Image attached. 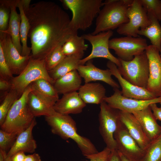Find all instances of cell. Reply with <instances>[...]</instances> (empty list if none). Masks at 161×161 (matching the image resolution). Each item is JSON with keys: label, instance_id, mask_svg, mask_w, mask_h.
<instances>
[{"label": "cell", "instance_id": "obj_23", "mask_svg": "<svg viewBox=\"0 0 161 161\" xmlns=\"http://www.w3.org/2000/svg\"><path fill=\"white\" fill-rule=\"evenodd\" d=\"M81 78L77 70H74L56 80L52 85L58 94L77 92L81 86Z\"/></svg>", "mask_w": 161, "mask_h": 161}, {"label": "cell", "instance_id": "obj_7", "mask_svg": "<svg viewBox=\"0 0 161 161\" xmlns=\"http://www.w3.org/2000/svg\"><path fill=\"white\" fill-rule=\"evenodd\" d=\"M119 59L121 65L117 67L122 77L135 86L146 89L149 71L148 60L145 51L135 56L129 61Z\"/></svg>", "mask_w": 161, "mask_h": 161}, {"label": "cell", "instance_id": "obj_32", "mask_svg": "<svg viewBox=\"0 0 161 161\" xmlns=\"http://www.w3.org/2000/svg\"><path fill=\"white\" fill-rule=\"evenodd\" d=\"M16 92L11 90L4 95L0 106V125L3 123L9 111L16 101L20 97Z\"/></svg>", "mask_w": 161, "mask_h": 161}, {"label": "cell", "instance_id": "obj_27", "mask_svg": "<svg viewBox=\"0 0 161 161\" xmlns=\"http://www.w3.org/2000/svg\"><path fill=\"white\" fill-rule=\"evenodd\" d=\"M147 13L151 23L145 28L139 30L137 34L138 35H143L149 39L151 45L157 47L161 52V26L153 13Z\"/></svg>", "mask_w": 161, "mask_h": 161}, {"label": "cell", "instance_id": "obj_41", "mask_svg": "<svg viewBox=\"0 0 161 161\" xmlns=\"http://www.w3.org/2000/svg\"><path fill=\"white\" fill-rule=\"evenodd\" d=\"M26 156L24 152L20 151L13 154L10 159L11 161H24Z\"/></svg>", "mask_w": 161, "mask_h": 161}, {"label": "cell", "instance_id": "obj_2", "mask_svg": "<svg viewBox=\"0 0 161 161\" xmlns=\"http://www.w3.org/2000/svg\"><path fill=\"white\" fill-rule=\"evenodd\" d=\"M45 120L51 128L52 132L64 140L71 139L76 143L85 157L98 152L96 147L88 138L77 132L76 123L69 115L56 112L45 117Z\"/></svg>", "mask_w": 161, "mask_h": 161}, {"label": "cell", "instance_id": "obj_45", "mask_svg": "<svg viewBox=\"0 0 161 161\" xmlns=\"http://www.w3.org/2000/svg\"><path fill=\"white\" fill-rule=\"evenodd\" d=\"M0 150H1L2 151L4 157V161H11L10 160V158L7 157V154L6 153V151H2L1 149H0Z\"/></svg>", "mask_w": 161, "mask_h": 161}, {"label": "cell", "instance_id": "obj_21", "mask_svg": "<svg viewBox=\"0 0 161 161\" xmlns=\"http://www.w3.org/2000/svg\"><path fill=\"white\" fill-rule=\"evenodd\" d=\"M132 114L138 120L151 141L156 139L161 134V126L157 123L150 106Z\"/></svg>", "mask_w": 161, "mask_h": 161}, {"label": "cell", "instance_id": "obj_26", "mask_svg": "<svg viewBox=\"0 0 161 161\" xmlns=\"http://www.w3.org/2000/svg\"><path fill=\"white\" fill-rule=\"evenodd\" d=\"M83 55L84 53H82L66 56L55 68L48 71L49 76L55 81L67 73L77 70Z\"/></svg>", "mask_w": 161, "mask_h": 161}, {"label": "cell", "instance_id": "obj_34", "mask_svg": "<svg viewBox=\"0 0 161 161\" xmlns=\"http://www.w3.org/2000/svg\"><path fill=\"white\" fill-rule=\"evenodd\" d=\"M10 14L8 0L0 1V31H4L8 27Z\"/></svg>", "mask_w": 161, "mask_h": 161}, {"label": "cell", "instance_id": "obj_37", "mask_svg": "<svg viewBox=\"0 0 161 161\" xmlns=\"http://www.w3.org/2000/svg\"><path fill=\"white\" fill-rule=\"evenodd\" d=\"M140 2L147 12L154 13L159 21H161V0H140Z\"/></svg>", "mask_w": 161, "mask_h": 161}, {"label": "cell", "instance_id": "obj_38", "mask_svg": "<svg viewBox=\"0 0 161 161\" xmlns=\"http://www.w3.org/2000/svg\"><path fill=\"white\" fill-rule=\"evenodd\" d=\"M111 151L110 149L106 147L100 152L87 155L85 157L89 160L87 161H108Z\"/></svg>", "mask_w": 161, "mask_h": 161}, {"label": "cell", "instance_id": "obj_9", "mask_svg": "<svg viewBox=\"0 0 161 161\" xmlns=\"http://www.w3.org/2000/svg\"><path fill=\"white\" fill-rule=\"evenodd\" d=\"M127 15L128 22L122 24L117 29V32L120 35L138 37V31L145 28L151 23L147 11L140 0H133L128 7Z\"/></svg>", "mask_w": 161, "mask_h": 161}, {"label": "cell", "instance_id": "obj_24", "mask_svg": "<svg viewBox=\"0 0 161 161\" xmlns=\"http://www.w3.org/2000/svg\"><path fill=\"white\" fill-rule=\"evenodd\" d=\"M8 1L10 8L9 25L7 30L2 32L10 36L13 45L21 55L22 46L20 35V16L16 11V0H8Z\"/></svg>", "mask_w": 161, "mask_h": 161}, {"label": "cell", "instance_id": "obj_22", "mask_svg": "<svg viewBox=\"0 0 161 161\" xmlns=\"http://www.w3.org/2000/svg\"><path fill=\"white\" fill-rule=\"evenodd\" d=\"M78 93L80 98L86 104H100L106 97L105 88L98 83H85L81 85Z\"/></svg>", "mask_w": 161, "mask_h": 161}, {"label": "cell", "instance_id": "obj_5", "mask_svg": "<svg viewBox=\"0 0 161 161\" xmlns=\"http://www.w3.org/2000/svg\"><path fill=\"white\" fill-rule=\"evenodd\" d=\"M72 13L70 25L74 30H85L90 27L103 6L101 0H62Z\"/></svg>", "mask_w": 161, "mask_h": 161}, {"label": "cell", "instance_id": "obj_39", "mask_svg": "<svg viewBox=\"0 0 161 161\" xmlns=\"http://www.w3.org/2000/svg\"><path fill=\"white\" fill-rule=\"evenodd\" d=\"M11 81L0 78V90L1 92H7L12 88Z\"/></svg>", "mask_w": 161, "mask_h": 161}, {"label": "cell", "instance_id": "obj_30", "mask_svg": "<svg viewBox=\"0 0 161 161\" xmlns=\"http://www.w3.org/2000/svg\"><path fill=\"white\" fill-rule=\"evenodd\" d=\"M85 39L78 34L72 35L64 44L62 49L65 56L78 53H84L88 48L85 43Z\"/></svg>", "mask_w": 161, "mask_h": 161}, {"label": "cell", "instance_id": "obj_36", "mask_svg": "<svg viewBox=\"0 0 161 161\" xmlns=\"http://www.w3.org/2000/svg\"><path fill=\"white\" fill-rule=\"evenodd\" d=\"M18 135L0 130V149L6 152L11 148Z\"/></svg>", "mask_w": 161, "mask_h": 161}, {"label": "cell", "instance_id": "obj_15", "mask_svg": "<svg viewBox=\"0 0 161 161\" xmlns=\"http://www.w3.org/2000/svg\"><path fill=\"white\" fill-rule=\"evenodd\" d=\"M0 42L10 70L13 74L18 75L24 70L31 58L30 55L23 56L13 45L10 36L0 31Z\"/></svg>", "mask_w": 161, "mask_h": 161}, {"label": "cell", "instance_id": "obj_19", "mask_svg": "<svg viewBox=\"0 0 161 161\" xmlns=\"http://www.w3.org/2000/svg\"><path fill=\"white\" fill-rule=\"evenodd\" d=\"M86 105L78 92H74L63 94L53 109L56 112L63 114H77L81 113Z\"/></svg>", "mask_w": 161, "mask_h": 161}, {"label": "cell", "instance_id": "obj_8", "mask_svg": "<svg viewBox=\"0 0 161 161\" xmlns=\"http://www.w3.org/2000/svg\"><path fill=\"white\" fill-rule=\"evenodd\" d=\"M100 104L98 116L100 133L106 147L111 151L117 150L114 134L120 121V110L111 107L104 101Z\"/></svg>", "mask_w": 161, "mask_h": 161}, {"label": "cell", "instance_id": "obj_12", "mask_svg": "<svg viewBox=\"0 0 161 161\" xmlns=\"http://www.w3.org/2000/svg\"><path fill=\"white\" fill-rule=\"evenodd\" d=\"M113 89V95L106 97L104 101L111 107L124 112L132 113L143 110L152 104L161 102V96L149 100H137L123 96L118 88Z\"/></svg>", "mask_w": 161, "mask_h": 161}, {"label": "cell", "instance_id": "obj_1", "mask_svg": "<svg viewBox=\"0 0 161 161\" xmlns=\"http://www.w3.org/2000/svg\"><path fill=\"white\" fill-rule=\"evenodd\" d=\"M24 9L30 24L28 37L32 58L46 59L70 36L78 34L70 26L68 13L54 2L41 1Z\"/></svg>", "mask_w": 161, "mask_h": 161}, {"label": "cell", "instance_id": "obj_35", "mask_svg": "<svg viewBox=\"0 0 161 161\" xmlns=\"http://www.w3.org/2000/svg\"><path fill=\"white\" fill-rule=\"evenodd\" d=\"M0 76L11 81L14 77L8 65L1 43L0 42Z\"/></svg>", "mask_w": 161, "mask_h": 161}, {"label": "cell", "instance_id": "obj_14", "mask_svg": "<svg viewBox=\"0 0 161 161\" xmlns=\"http://www.w3.org/2000/svg\"><path fill=\"white\" fill-rule=\"evenodd\" d=\"M149 66L146 89L156 97L161 96V52L157 47L148 45L145 50Z\"/></svg>", "mask_w": 161, "mask_h": 161}, {"label": "cell", "instance_id": "obj_25", "mask_svg": "<svg viewBox=\"0 0 161 161\" xmlns=\"http://www.w3.org/2000/svg\"><path fill=\"white\" fill-rule=\"evenodd\" d=\"M32 91L47 104L53 107L59 99L58 94L53 85L44 79L38 80L30 85Z\"/></svg>", "mask_w": 161, "mask_h": 161}, {"label": "cell", "instance_id": "obj_11", "mask_svg": "<svg viewBox=\"0 0 161 161\" xmlns=\"http://www.w3.org/2000/svg\"><path fill=\"white\" fill-rule=\"evenodd\" d=\"M113 34V31L110 30L95 35L88 33L81 35L91 44L92 50L89 55L80 60V65H84L87 61L94 58H102L108 59L118 67H120L121 63L119 59L113 55L109 51V41Z\"/></svg>", "mask_w": 161, "mask_h": 161}, {"label": "cell", "instance_id": "obj_16", "mask_svg": "<svg viewBox=\"0 0 161 161\" xmlns=\"http://www.w3.org/2000/svg\"><path fill=\"white\" fill-rule=\"evenodd\" d=\"M106 66L112 75L117 79L123 96L140 100H149L157 97L146 89L135 86L124 79L119 72L117 66L114 63L109 61Z\"/></svg>", "mask_w": 161, "mask_h": 161}, {"label": "cell", "instance_id": "obj_46", "mask_svg": "<svg viewBox=\"0 0 161 161\" xmlns=\"http://www.w3.org/2000/svg\"><path fill=\"white\" fill-rule=\"evenodd\" d=\"M0 161H4L3 154L1 150H0Z\"/></svg>", "mask_w": 161, "mask_h": 161}, {"label": "cell", "instance_id": "obj_6", "mask_svg": "<svg viewBox=\"0 0 161 161\" xmlns=\"http://www.w3.org/2000/svg\"><path fill=\"white\" fill-rule=\"evenodd\" d=\"M40 79H45L53 84L55 80L49 76L46 65L45 59L31 58L27 66L19 75L11 80V90L21 96L32 82Z\"/></svg>", "mask_w": 161, "mask_h": 161}, {"label": "cell", "instance_id": "obj_31", "mask_svg": "<svg viewBox=\"0 0 161 161\" xmlns=\"http://www.w3.org/2000/svg\"><path fill=\"white\" fill-rule=\"evenodd\" d=\"M139 161H161V134L151 141L144 156Z\"/></svg>", "mask_w": 161, "mask_h": 161}, {"label": "cell", "instance_id": "obj_10", "mask_svg": "<svg viewBox=\"0 0 161 161\" xmlns=\"http://www.w3.org/2000/svg\"><path fill=\"white\" fill-rule=\"evenodd\" d=\"M109 45L119 59L125 61H130L135 56L143 53L148 46L145 39L129 36L111 39Z\"/></svg>", "mask_w": 161, "mask_h": 161}, {"label": "cell", "instance_id": "obj_47", "mask_svg": "<svg viewBox=\"0 0 161 161\" xmlns=\"http://www.w3.org/2000/svg\"><path fill=\"white\" fill-rule=\"evenodd\" d=\"M160 107L161 108V102H160Z\"/></svg>", "mask_w": 161, "mask_h": 161}, {"label": "cell", "instance_id": "obj_4", "mask_svg": "<svg viewBox=\"0 0 161 161\" xmlns=\"http://www.w3.org/2000/svg\"><path fill=\"white\" fill-rule=\"evenodd\" d=\"M32 90L29 85L14 103L0 126L1 129L18 135L30 125L35 118L28 103V95Z\"/></svg>", "mask_w": 161, "mask_h": 161}, {"label": "cell", "instance_id": "obj_33", "mask_svg": "<svg viewBox=\"0 0 161 161\" xmlns=\"http://www.w3.org/2000/svg\"><path fill=\"white\" fill-rule=\"evenodd\" d=\"M61 45L54 49L46 58V65L48 71L55 68L66 57Z\"/></svg>", "mask_w": 161, "mask_h": 161}, {"label": "cell", "instance_id": "obj_42", "mask_svg": "<svg viewBox=\"0 0 161 161\" xmlns=\"http://www.w3.org/2000/svg\"><path fill=\"white\" fill-rule=\"evenodd\" d=\"M24 161H41L38 154L34 153L32 154L26 155Z\"/></svg>", "mask_w": 161, "mask_h": 161}, {"label": "cell", "instance_id": "obj_3", "mask_svg": "<svg viewBox=\"0 0 161 161\" xmlns=\"http://www.w3.org/2000/svg\"><path fill=\"white\" fill-rule=\"evenodd\" d=\"M133 0H107L103 3L96 21L95 27L91 33L112 30L129 21L127 15L128 7Z\"/></svg>", "mask_w": 161, "mask_h": 161}, {"label": "cell", "instance_id": "obj_43", "mask_svg": "<svg viewBox=\"0 0 161 161\" xmlns=\"http://www.w3.org/2000/svg\"><path fill=\"white\" fill-rule=\"evenodd\" d=\"M108 161H121L117 150H115L111 151Z\"/></svg>", "mask_w": 161, "mask_h": 161}, {"label": "cell", "instance_id": "obj_29", "mask_svg": "<svg viewBox=\"0 0 161 161\" xmlns=\"http://www.w3.org/2000/svg\"><path fill=\"white\" fill-rule=\"evenodd\" d=\"M16 6L19 10L21 17L20 35L22 43L23 56H30L31 53V49L27 45V39L30 28V24L24 9L21 0H16Z\"/></svg>", "mask_w": 161, "mask_h": 161}, {"label": "cell", "instance_id": "obj_17", "mask_svg": "<svg viewBox=\"0 0 161 161\" xmlns=\"http://www.w3.org/2000/svg\"><path fill=\"white\" fill-rule=\"evenodd\" d=\"M77 70L81 78L84 80L85 83L96 81H102L114 88L120 87L119 84L112 77V75L109 69H102L96 67L91 60L87 61L85 65H80Z\"/></svg>", "mask_w": 161, "mask_h": 161}, {"label": "cell", "instance_id": "obj_44", "mask_svg": "<svg viewBox=\"0 0 161 161\" xmlns=\"http://www.w3.org/2000/svg\"><path fill=\"white\" fill-rule=\"evenodd\" d=\"M118 152L121 161H131L122 153L118 151Z\"/></svg>", "mask_w": 161, "mask_h": 161}, {"label": "cell", "instance_id": "obj_13", "mask_svg": "<svg viewBox=\"0 0 161 161\" xmlns=\"http://www.w3.org/2000/svg\"><path fill=\"white\" fill-rule=\"evenodd\" d=\"M114 137L117 150L131 161H139L144 156L145 150L139 146L120 120Z\"/></svg>", "mask_w": 161, "mask_h": 161}, {"label": "cell", "instance_id": "obj_28", "mask_svg": "<svg viewBox=\"0 0 161 161\" xmlns=\"http://www.w3.org/2000/svg\"><path fill=\"white\" fill-rule=\"evenodd\" d=\"M28 103L30 109L35 117L50 116L55 112L53 107L47 104L32 90L29 94Z\"/></svg>", "mask_w": 161, "mask_h": 161}, {"label": "cell", "instance_id": "obj_40", "mask_svg": "<svg viewBox=\"0 0 161 161\" xmlns=\"http://www.w3.org/2000/svg\"><path fill=\"white\" fill-rule=\"evenodd\" d=\"M150 106L156 119L161 121V108L158 107L155 103L151 104Z\"/></svg>", "mask_w": 161, "mask_h": 161}, {"label": "cell", "instance_id": "obj_20", "mask_svg": "<svg viewBox=\"0 0 161 161\" xmlns=\"http://www.w3.org/2000/svg\"><path fill=\"white\" fill-rule=\"evenodd\" d=\"M36 124L35 118L29 126L18 135L14 144L7 154V157L10 158L20 151L29 153H33L35 151L37 145L33 138L32 131Z\"/></svg>", "mask_w": 161, "mask_h": 161}, {"label": "cell", "instance_id": "obj_18", "mask_svg": "<svg viewBox=\"0 0 161 161\" xmlns=\"http://www.w3.org/2000/svg\"><path fill=\"white\" fill-rule=\"evenodd\" d=\"M120 121L139 146L145 150L151 141L146 136L140 122L132 113L120 111Z\"/></svg>", "mask_w": 161, "mask_h": 161}]
</instances>
